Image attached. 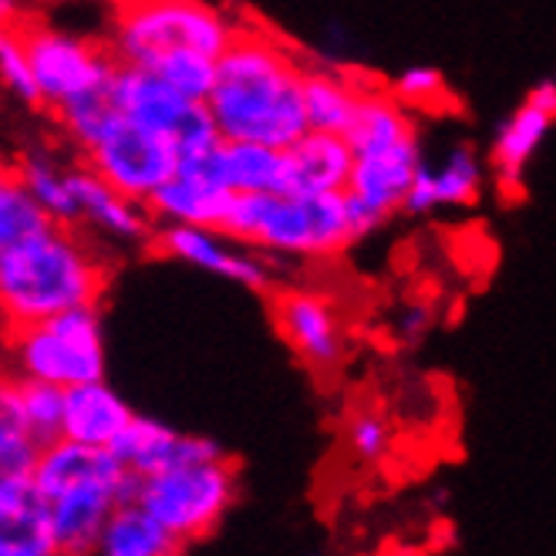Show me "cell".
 <instances>
[{"mask_svg":"<svg viewBox=\"0 0 556 556\" xmlns=\"http://www.w3.org/2000/svg\"><path fill=\"white\" fill-rule=\"evenodd\" d=\"M304 75L307 61L283 41L270 38L267 30L240 27L230 48L219 54L216 85L206 98L219 136L274 149L293 146L311 128Z\"/></svg>","mask_w":556,"mask_h":556,"instance_id":"cell-1","label":"cell"},{"mask_svg":"<svg viewBox=\"0 0 556 556\" xmlns=\"http://www.w3.org/2000/svg\"><path fill=\"white\" fill-rule=\"evenodd\" d=\"M112 280L105 247L81 226L48 223L0 253V320L38 324L75 307H98Z\"/></svg>","mask_w":556,"mask_h":556,"instance_id":"cell-2","label":"cell"},{"mask_svg":"<svg viewBox=\"0 0 556 556\" xmlns=\"http://www.w3.org/2000/svg\"><path fill=\"white\" fill-rule=\"evenodd\" d=\"M344 136L354 149V166L344 189L348 213L354 237L365 240L395 213H405L425 152L415 112L378 85H365L362 105Z\"/></svg>","mask_w":556,"mask_h":556,"instance_id":"cell-3","label":"cell"},{"mask_svg":"<svg viewBox=\"0 0 556 556\" xmlns=\"http://www.w3.org/2000/svg\"><path fill=\"white\" fill-rule=\"evenodd\" d=\"M219 230L274 260H327L357 243L344 192H237Z\"/></svg>","mask_w":556,"mask_h":556,"instance_id":"cell-4","label":"cell"},{"mask_svg":"<svg viewBox=\"0 0 556 556\" xmlns=\"http://www.w3.org/2000/svg\"><path fill=\"white\" fill-rule=\"evenodd\" d=\"M240 24L210 0H112L109 48L118 64L149 68L155 58L192 48L219 58Z\"/></svg>","mask_w":556,"mask_h":556,"instance_id":"cell-5","label":"cell"},{"mask_svg":"<svg viewBox=\"0 0 556 556\" xmlns=\"http://www.w3.org/2000/svg\"><path fill=\"white\" fill-rule=\"evenodd\" d=\"M0 362L24 381H48L58 388L105 378L109 354L102 311L75 307L38 324L4 327Z\"/></svg>","mask_w":556,"mask_h":556,"instance_id":"cell-6","label":"cell"},{"mask_svg":"<svg viewBox=\"0 0 556 556\" xmlns=\"http://www.w3.org/2000/svg\"><path fill=\"white\" fill-rule=\"evenodd\" d=\"M240 496V469L230 455L162 469L136 482V500L186 549L210 540Z\"/></svg>","mask_w":556,"mask_h":556,"instance_id":"cell-7","label":"cell"},{"mask_svg":"<svg viewBox=\"0 0 556 556\" xmlns=\"http://www.w3.org/2000/svg\"><path fill=\"white\" fill-rule=\"evenodd\" d=\"M21 38L30 68H35L45 112H58L75 98L115 81L118 58L112 54L105 38L98 41L75 35V30H61L41 17H30L21 27Z\"/></svg>","mask_w":556,"mask_h":556,"instance_id":"cell-8","label":"cell"},{"mask_svg":"<svg viewBox=\"0 0 556 556\" xmlns=\"http://www.w3.org/2000/svg\"><path fill=\"white\" fill-rule=\"evenodd\" d=\"M81 162L109 186L149 206L152 195L179 173L182 152L169 136L152 132L118 112L105 132L81 152Z\"/></svg>","mask_w":556,"mask_h":556,"instance_id":"cell-9","label":"cell"},{"mask_svg":"<svg viewBox=\"0 0 556 556\" xmlns=\"http://www.w3.org/2000/svg\"><path fill=\"white\" fill-rule=\"evenodd\" d=\"M115 102L125 118L169 136L179 146L182 159L203 155L223 139L206 102H195L169 81H162L155 72L139 68V64H118Z\"/></svg>","mask_w":556,"mask_h":556,"instance_id":"cell-10","label":"cell"},{"mask_svg":"<svg viewBox=\"0 0 556 556\" xmlns=\"http://www.w3.org/2000/svg\"><path fill=\"white\" fill-rule=\"evenodd\" d=\"M149 247L186 267H195L210 277L240 283L256 293L274 290V256L237 243L230 233L216 226H182V223H155Z\"/></svg>","mask_w":556,"mask_h":556,"instance_id":"cell-11","label":"cell"},{"mask_svg":"<svg viewBox=\"0 0 556 556\" xmlns=\"http://www.w3.org/2000/svg\"><path fill=\"white\" fill-rule=\"evenodd\" d=\"M270 314L280 341L311 375H334L348 357L344 320L314 287H274Z\"/></svg>","mask_w":556,"mask_h":556,"instance_id":"cell-12","label":"cell"},{"mask_svg":"<svg viewBox=\"0 0 556 556\" xmlns=\"http://www.w3.org/2000/svg\"><path fill=\"white\" fill-rule=\"evenodd\" d=\"M556 125V78H543L527 91V98L500 122L489 146V173L500 189V200L516 203L527 192V173L546 136Z\"/></svg>","mask_w":556,"mask_h":556,"instance_id":"cell-13","label":"cell"},{"mask_svg":"<svg viewBox=\"0 0 556 556\" xmlns=\"http://www.w3.org/2000/svg\"><path fill=\"white\" fill-rule=\"evenodd\" d=\"M136 482L139 479H85L51 493L48 503L58 556L98 553V540L105 533L109 516L122 500L136 496Z\"/></svg>","mask_w":556,"mask_h":556,"instance_id":"cell-14","label":"cell"},{"mask_svg":"<svg viewBox=\"0 0 556 556\" xmlns=\"http://www.w3.org/2000/svg\"><path fill=\"white\" fill-rule=\"evenodd\" d=\"M75 182V226L102 247H142L152 240L155 219L146 203L109 186L85 162L72 169Z\"/></svg>","mask_w":556,"mask_h":556,"instance_id":"cell-15","label":"cell"},{"mask_svg":"<svg viewBox=\"0 0 556 556\" xmlns=\"http://www.w3.org/2000/svg\"><path fill=\"white\" fill-rule=\"evenodd\" d=\"M112 452L118 455V463L136 479L155 476V472L173 469V466L203 463V459L226 455L219 442H213L206 435L179 432V429H173V425L159 421V418H146V415H136L125 425L122 435L112 445Z\"/></svg>","mask_w":556,"mask_h":556,"instance_id":"cell-16","label":"cell"},{"mask_svg":"<svg viewBox=\"0 0 556 556\" xmlns=\"http://www.w3.org/2000/svg\"><path fill=\"white\" fill-rule=\"evenodd\" d=\"M485 179H489V162H482V155L472 146H452L439 162L421 159L405 213L429 216L435 210L472 206L479 203Z\"/></svg>","mask_w":556,"mask_h":556,"instance_id":"cell-17","label":"cell"},{"mask_svg":"<svg viewBox=\"0 0 556 556\" xmlns=\"http://www.w3.org/2000/svg\"><path fill=\"white\" fill-rule=\"evenodd\" d=\"M182 162L200 166L230 192H287V149L219 139L210 152L189 155Z\"/></svg>","mask_w":556,"mask_h":556,"instance_id":"cell-18","label":"cell"},{"mask_svg":"<svg viewBox=\"0 0 556 556\" xmlns=\"http://www.w3.org/2000/svg\"><path fill=\"white\" fill-rule=\"evenodd\" d=\"M0 556H58L51 503L30 476L0 485Z\"/></svg>","mask_w":556,"mask_h":556,"instance_id":"cell-19","label":"cell"},{"mask_svg":"<svg viewBox=\"0 0 556 556\" xmlns=\"http://www.w3.org/2000/svg\"><path fill=\"white\" fill-rule=\"evenodd\" d=\"M132 418H136L132 405H128L105 378L64 388V418H61L64 439L112 448Z\"/></svg>","mask_w":556,"mask_h":556,"instance_id":"cell-20","label":"cell"},{"mask_svg":"<svg viewBox=\"0 0 556 556\" xmlns=\"http://www.w3.org/2000/svg\"><path fill=\"white\" fill-rule=\"evenodd\" d=\"M230 189H223L213 176H206L200 166L182 162L179 173L162 186L152 200L149 213L155 223H182V226H223L226 210L233 203Z\"/></svg>","mask_w":556,"mask_h":556,"instance_id":"cell-21","label":"cell"},{"mask_svg":"<svg viewBox=\"0 0 556 556\" xmlns=\"http://www.w3.org/2000/svg\"><path fill=\"white\" fill-rule=\"evenodd\" d=\"M354 166V149L348 136L307 132L287 146V192H344Z\"/></svg>","mask_w":556,"mask_h":556,"instance_id":"cell-22","label":"cell"},{"mask_svg":"<svg viewBox=\"0 0 556 556\" xmlns=\"http://www.w3.org/2000/svg\"><path fill=\"white\" fill-rule=\"evenodd\" d=\"M182 549L186 546L136 496L115 506L102 540H98V553L105 556H176Z\"/></svg>","mask_w":556,"mask_h":556,"instance_id":"cell-23","label":"cell"},{"mask_svg":"<svg viewBox=\"0 0 556 556\" xmlns=\"http://www.w3.org/2000/svg\"><path fill=\"white\" fill-rule=\"evenodd\" d=\"M362 94H365V81H354L341 68L307 64L304 109H307L311 128L344 136L351 128V122H354V115H357V105H362Z\"/></svg>","mask_w":556,"mask_h":556,"instance_id":"cell-24","label":"cell"},{"mask_svg":"<svg viewBox=\"0 0 556 556\" xmlns=\"http://www.w3.org/2000/svg\"><path fill=\"white\" fill-rule=\"evenodd\" d=\"M14 169L51 223L75 226V182H72L75 166L61 162L58 152L48 146H30L14 159Z\"/></svg>","mask_w":556,"mask_h":556,"instance_id":"cell-25","label":"cell"},{"mask_svg":"<svg viewBox=\"0 0 556 556\" xmlns=\"http://www.w3.org/2000/svg\"><path fill=\"white\" fill-rule=\"evenodd\" d=\"M118 115V102H115V81L105 85V88H94L81 98H75V102L61 105L58 112H51L54 125L61 139L68 142L78 155L105 132L109 122Z\"/></svg>","mask_w":556,"mask_h":556,"instance_id":"cell-26","label":"cell"},{"mask_svg":"<svg viewBox=\"0 0 556 556\" xmlns=\"http://www.w3.org/2000/svg\"><path fill=\"white\" fill-rule=\"evenodd\" d=\"M48 223L51 219L21 182L14 162L0 159V253H8L14 243L27 240L30 233L45 230Z\"/></svg>","mask_w":556,"mask_h":556,"instance_id":"cell-27","label":"cell"},{"mask_svg":"<svg viewBox=\"0 0 556 556\" xmlns=\"http://www.w3.org/2000/svg\"><path fill=\"white\" fill-rule=\"evenodd\" d=\"M149 72H155L162 81H169L182 94L195 98V102H206L216 85L219 58H213L206 51H192V48H176V51H166L162 58H155L149 64Z\"/></svg>","mask_w":556,"mask_h":556,"instance_id":"cell-28","label":"cell"},{"mask_svg":"<svg viewBox=\"0 0 556 556\" xmlns=\"http://www.w3.org/2000/svg\"><path fill=\"white\" fill-rule=\"evenodd\" d=\"M21 418H24V429L38 442L58 439L61 418H64V388L21 378Z\"/></svg>","mask_w":556,"mask_h":556,"instance_id":"cell-29","label":"cell"},{"mask_svg":"<svg viewBox=\"0 0 556 556\" xmlns=\"http://www.w3.org/2000/svg\"><path fill=\"white\" fill-rule=\"evenodd\" d=\"M388 91L399 98L408 112H448L452 105V88L442 72L435 68H408L395 81L388 85Z\"/></svg>","mask_w":556,"mask_h":556,"instance_id":"cell-30","label":"cell"},{"mask_svg":"<svg viewBox=\"0 0 556 556\" xmlns=\"http://www.w3.org/2000/svg\"><path fill=\"white\" fill-rule=\"evenodd\" d=\"M344 442L357 463H381L391 452V425L375 408H357L344 425Z\"/></svg>","mask_w":556,"mask_h":556,"instance_id":"cell-31","label":"cell"},{"mask_svg":"<svg viewBox=\"0 0 556 556\" xmlns=\"http://www.w3.org/2000/svg\"><path fill=\"white\" fill-rule=\"evenodd\" d=\"M41 442L24 425H0V485L35 472Z\"/></svg>","mask_w":556,"mask_h":556,"instance_id":"cell-32","label":"cell"},{"mask_svg":"<svg viewBox=\"0 0 556 556\" xmlns=\"http://www.w3.org/2000/svg\"><path fill=\"white\" fill-rule=\"evenodd\" d=\"M395 331H399V338H402L405 344H418L425 334L432 331V307H429V304H421V301L405 304V307L399 311V317H395Z\"/></svg>","mask_w":556,"mask_h":556,"instance_id":"cell-33","label":"cell"},{"mask_svg":"<svg viewBox=\"0 0 556 556\" xmlns=\"http://www.w3.org/2000/svg\"><path fill=\"white\" fill-rule=\"evenodd\" d=\"M0 425H24L21 418V378L0 362Z\"/></svg>","mask_w":556,"mask_h":556,"instance_id":"cell-34","label":"cell"},{"mask_svg":"<svg viewBox=\"0 0 556 556\" xmlns=\"http://www.w3.org/2000/svg\"><path fill=\"white\" fill-rule=\"evenodd\" d=\"M30 17H38L35 0H0V24L24 27Z\"/></svg>","mask_w":556,"mask_h":556,"instance_id":"cell-35","label":"cell"}]
</instances>
